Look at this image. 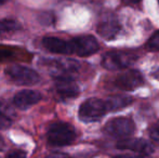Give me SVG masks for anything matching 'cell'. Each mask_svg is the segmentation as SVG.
Wrapping results in <instances>:
<instances>
[{
  "label": "cell",
  "instance_id": "6da1fadb",
  "mask_svg": "<svg viewBox=\"0 0 159 158\" xmlns=\"http://www.w3.org/2000/svg\"><path fill=\"white\" fill-rule=\"evenodd\" d=\"M138 60V54L132 51L115 50L103 55L102 66L108 70H126Z\"/></svg>",
  "mask_w": 159,
  "mask_h": 158
},
{
  "label": "cell",
  "instance_id": "7a4b0ae2",
  "mask_svg": "<svg viewBox=\"0 0 159 158\" xmlns=\"http://www.w3.org/2000/svg\"><path fill=\"white\" fill-rule=\"evenodd\" d=\"M47 138L53 146L69 145L76 140V130L67 122H55L49 128Z\"/></svg>",
  "mask_w": 159,
  "mask_h": 158
},
{
  "label": "cell",
  "instance_id": "3957f363",
  "mask_svg": "<svg viewBox=\"0 0 159 158\" xmlns=\"http://www.w3.org/2000/svg\"><path fill=\"white\" fill-rule=\"evenodd\" d=\"M108 112L106 100H101L98 97L84 101L79 108V118L84 122H95L98 121L106 113Z\"/></svg>",
  "mask_w": 159,
  "mask_h": 158
},
{
  "label": "cell",
  "instance_id": "277c9868",
  "mask_svg": "<svg viewBox=\"0 0 159 158\" xmlns=\"http://www.w3.org/2000/svg\"><path fill=\"white\" fill-rule=\"evenodd\" d=\"M100 46L93 36H79L67 41V54L89 56L98 52Z\"/></svg>",
  "mask_w": 159,
  "mask_h": 158
},
{
  "label": "cell",
  "instance_id": "5b68a950",
  "mask_svg": "<svg viewBox=\"0 0 159 158\" xmlns=\"http://www.w3.org/2000/svg\"><path fill=\"white\" fill-rule=\"evenodd\" d=\"M9 79L19 86H33L40 80V76L36 70L22 65H12L6 70Z\"/></svg>",
  "mask_w": 159,
  "mask_h": 158
},
{
  "label": "cell",
  "instance_id": "8992f818",
  "mask_svg": "<svg viewBox=\"0 0 159 158\" xmlns=\"http://www.w3.org/2000/svg\"><path fill=\"white\" fill-rule=\"evenodd\" d=\"M135 130V124L133 120L128 117H118L106 122L104 127V132L109 137L115 139H126L132 135Z\"/></svg>",
  "mask_w": 159,
  "mask_h": 158
},
{
  "label": "cell",
  "instance_id": "52a82bcc",
  "mask_svg": "<svg viewBox=\"0 0 159 158\" xmlns=\"http://www.w3.org/2000/svg\"><path fill=\"white\" fill-rule=\"evenodd\" d=\"M48 65L51 75L55 78H73L79 70L78 62L73 60H51Z\"/></svg>",
  "mask_w": 159,
  "mask_h": 158
},
{
  "label": "cell",
  "instance_id": "ba28073f",
  "mask_svg": "<svg viewBox=\"0 0 159 158\" xmlns=\"http://www.w3.org/2000/svg\"><path fill=\"white\" fill-rule=\"evenodd\" d=\"M144 84V78L139 70H129L118 75L115 79V86L125 91H133Z\"/></svg>",
  "mask_w": 159,
  "mask_h": 158
},
{
  "label": "cell",
  "instance_id": "9c48e42d",
  "mask_svg": "<svg viewBox=\"0 0 159 158\" xmlns=\"http://www.w3.org/2000/svg\"><path fill=\"white\" fill-rule=\"evenodd\" d=\"M120 29H121V26H120L119 21L117 17L111 14L101 20L96 27L98 34L106 40H113L114 38H116V36L119 34Z\"/></svg>",
  "mask_w": 159,
  "mask_h": 158
},
{
  "label": "cell",
  "instance_id": "30bf717a",
  "mask_svg": "<svg viewBox=\"0 0 159 158\" xmlns=\"http://www.w3.org/2000/svg\"><path fill=\"white\" fill-rule=\"evenodd\" d=\"M117 147L121 151H132L136 154L151 155L154 147L149 142L143 139H124L117 144Z\"/></svg>",
  "mask_w": 159,
  "mask_h": 158
},
{
  "label": "cell",
  "instance_id": "8fae6325",
  "mask_svg": "<svg viewBox=\"0 0 159 158\" xmlns=\"http://www.w3.org/2000/svg\"><path fill=\"white\" fill-rule=\"evenodd\" d=\"M41 100V94L35 90H23L16 93L13 99V103L16 107L21 110L32 107Z\"/></svg>",
  "mask_w": 159,
  "mask_h": 158
},
{
  "label": "cell",
  "instance_id": "7c38bea8",
  "mask_svg": "<svg viewBox=\"0 0 159 158\" xmlns=\"http://www.w3.org/2000/svg\"><path fill=\"white\" fill-rule=\"evenodd\" d=\"M55 89L63 99H74L79 94V88L73 78H57Z\"/></svg>",
  "mask_w": 159,
  "mask_h": 158
},
{
  "label": "cell",
  "instance_id": "4fadbf2b",
  "mask_svg": "<svg viewBox=\"0 0 159 158\" xmlns=\"http://www.w3.org/2000/svg\"><path fill=\"white\" fill-rule=\"evenodd\" d=\"M42 44L48 51L57 54H67V41L57 37H46Z\"/></svg>",
  "mask_w": 159,
  "mask_h": 158
},
{
  "label": "cell",
  "instance_id": "5bb4252c",
  "mask_svg": "<svg viewBox=\"0 0 159 158\" xmlns=\"http://www.w3.org/2000/svg\"><path fill=\"white\" fill-rule=\"evenodd\" d=\"M108 112H115V111L121 110L132 103V99L127 95H115L106 100Z\"/></svg>",
  "mask_w": 159,
  "mask_h": 158
},
{
  "label": "cell",
  "instance_id": "9a60e30c",
  "mask_svg": "<svg viewBox=\"0 0 159 158\" xmlns=\"http://www.w3.org/2000/svg\"><path fill=\"white\" fill-rule=\"evenodd\" d=\"M14 120V112L3 102H0V129H7Z\"/></svg>",
  "mask_w": 159,
  "mask_h": 158
},
{
  "label": "cell",
  "instance_id": "2e32d148",
  "mask_svg": "<svg viewBox=\"0 0 159 158\" xmlns=\"http://www.w3.org/2000/svg\"><path fill=\"white\" fill-rule=\"evenodd\" d=\"M21 28L17 21L12 19L0 20V36H10Z\"/></svg>",
  "mask_w": 159,
  "mask_h": 158
},
{
  "label": "cell",
  "instance_id": "e0dca14e",
  "mask_svg": "<svg viewBox=\"0 0 159 158\" xmlns=\"http://www.w3.org/2000/svg\"><path fill=\"white\" fill-rule=\"evenodd\" d=\"M145 47L149 51H159V30L152 35Z\"/></svg>",
  "mask_w": 159,
  "mask_h": 158
},
{
  "label": "cell",
  "instance_id": "ac0fdd59",
  "mask_svg": "<svg viewBox=\"0 0 159 158\" xmlns=\"http://www.w3.org/2000/svg\"><path fill=\"white\" fill-rule=\"evenodd\" d=\"M149 135H151L152 140L159 145V121L154 124L149 129Z\"/></svg>",
  "mask_w": 159,
  "mask_h": 158
},
{
  "label": "cell",
  "instance_id": "d6986e66",
  "mask_svg": "<svg viewBox=\"0 0 159 158\" xmlns=\"http://www.w3.org/2000/svg\"><path fill=\"white\" fill-rule=\"evenodd\" d=\"M25 153L24 152H20V151H15V152H12V153H9L8 156L9 157H24L25 156Z\"/></svg>",
  "mask_w": 159,
  "mask_h": 158
},
{
  "label": "cell",
  "instance_id": "ffe728a7",
  "mask_svg": "<svg viewBox=\"0 0 159 158\" xmlns=\"http://www.w3.org/2000/svg\"><path fill=\"white\" fill-rule=\"evenodd\" d=\"M124 2H126V3H130V4H135V3H139V2L141 1V0H122Z\"/></svg>",
  "mask_w": 159,
  "mask_h": 158
},
{
  "label": "cell",
  "instance_id": "44dd1931",
  "mask_svg": "<svg viewBox=\"0 0 159 158\" xmlns=\"http://www.w3.org/2000/svg\"><path fill=\"white\" fill-rule=\"evenodd\" d=\"M3 147H4V141H3V139L0 137V151H1Z\"/></svg>",
  "mask_w": 159,
  "mask_h": 158
},
{
  "label": "cell",
  "instance_id": "7402d4cb",
  "mask_svg": "<svg viewBox=\"0 0 159 158\" xmlns=\"http://www.w3.org/2000/svg\"><path fill=\"white\" fill-rule=\"evenodd\" d=\"M4 1H6V0H0V4H1V3H3Z\"/></svg>",
  "mask_w": 159,
  "mask_h": 158
},
{
  "label": "cell",
  "instance_id": "603a6c76",
  "mask_svg": "<svg viewBox=\"0 0 159 158\" xmlns=\"http://www.w3.org/2000/svg\"><path fill=\"white\" fill-rule=\"evenodd\" d=\"M157 1H158V3H159V0H157Z\"/></svg>",
  "mask_w": 159,
  "mask_h": 158
}]
</instances>
